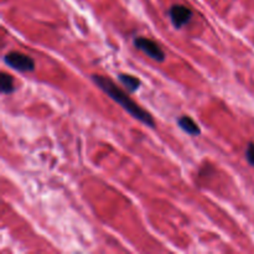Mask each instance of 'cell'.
<instances>
[{"instance_id": "6da1fadb", "label": "cell", "mask_w": 254, "mask_h": 254, "mask_svg": "<svg viewBox=\"0 0 254 254\" xmlns=\"http://www.w3.org/2000/svg\"><path fill=\"white\" fill-rule=\"evenodd\" d=\"M94 83L102 89L106 94H108V97H111L114 102L119 104V106L123 107V109H126L131 117H134L135 119H138L139 122H141L143 124H145L146 127H150L154 128L155 127V121H154L153 116H151L149 112H146L145 109L141 108L140 106L135 103L123 89L119 88L116 83H114L112 79L107 78L104 76H99V74H93L92 76Z\"/></svg>"}, {"instance_id": "7a4b0ae2", "label": "cell", "mask_w": 254, "mask_h": 254, "mask_svg": "<svg viewBox=\"0 0 254 254\" xmlns=\"http://www.w3.org/2000/svg\"><path fill=\"white\" fill-rule=\"evenodd\" d=\"M4 62L7 66L19 72H31L35 69L34 59L17 51H11L5 55Z\"/></svg>"}, {"instance_id": "3957f363", "label": "cell", "mask_w": 254, "mask_h": 254, "mask_svg": "<svg viewBox=\"0 0 254 254\" xmlns=\"http://www.w3.org/2000/svg\"><path fill=\"white\" fill-rule=\"evenodd\" d=\"M134 46L138 50H140V51H143L146 56L155 60V61L163 62L165 60V52H164V50L155 41H153V40L146 39V37L143 36H138L134 39Z\"/></svg>"}, {"instance_id": "277c9868", "label": "cell", "mask_w": 254, "mask_h": 254, "mask_svg": "<svg viewBox=\"0 0 254 254\" xmlns=\"http://www.w3.org/2000/svg\"><path fill=\"white\" fill-rule=\"evenodd\" d=\"M168 14L176 29H181L183 26H185L192 17V11L190 7L185 6V5H173Z\"/></svg>"}, {"instance_id": "5b68a950", "label": "cell", "mask_w": 254, "mask_h": 254, "mask_svg": "<svg viewBox=\"0 0 254 254\" xmlns=\"http://www.w3.org/2000/svg\"><path fill=\"white\" fill-rule=\"evenodd\" d=\"M178 124L181 129H183L185 133L190 134V135L196 136V135H200L201 134V129L200 127L197 126L195 121H193L191 117L189 116H183L178 119Z\"/></svg>"}, {"instance_id": "8992f818", "label": "cell", "mask_w": 254, "mask_h": 254, "mask_svg": "<svg viewBox=\"0 0 254 254\" xmlns=\"http://www.w3.org/2000/svg\"><path fill=\"white\" fill-rule=\"evenodd\" d=\"M118 79L129 92H135L138 91L139 87H140V79L136 78L133 74L128 73H119Z\"/></svg>"}, {"instance_id": "52a82bcc", "label": "cell", "mask_w": 254, "mask_h": 254, "mask_svg": "<svg viewBox=\"0 0 254 254\" xmlns=\"http://www.w3.org/2000/svg\"><path fill=\"white\" fill-rule=\"evenodd\" d=\"M14 84V78L12 76H10L9 73H5L2 72L1 76H0V87H1V92L4 94H9L14 91L15 88Z\"/></svg>"}, {"instance_id": "ba28073f", "label": "cell", "mask_w": 254, "mask_h": 254, "mask_svg": "<svg viewBox=\"0 0 254 254\" xmlns=\"http://www.w3.org/2000/svg\"><path fill=\"white\" fill-rule=\"evenodd\" d=\"M246 159L251 165L254 166V143H250L246 149Z\"/></svg>"}]
</instances>
